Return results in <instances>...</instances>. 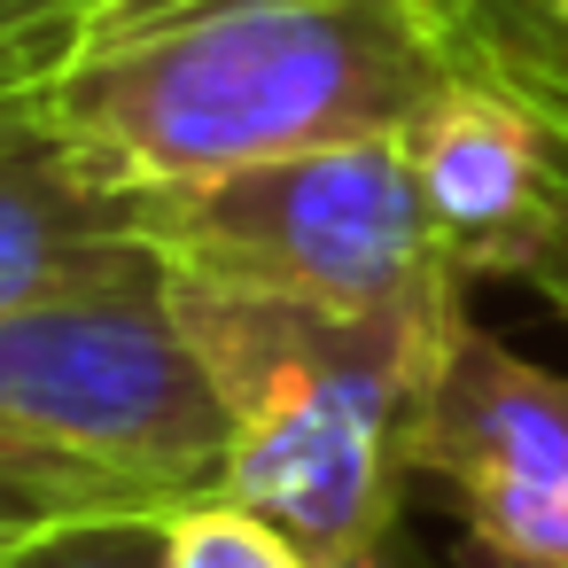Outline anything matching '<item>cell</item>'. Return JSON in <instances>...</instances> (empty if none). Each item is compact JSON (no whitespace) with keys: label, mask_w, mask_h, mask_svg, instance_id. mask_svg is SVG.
<instances>
[{"label":"cell","mask_w":568,"mask_h":568,"mask_svg":"<svg viewBox=\"0 0 568 568\" xmlns=\"http://www.w3.org/2000/svg\"><path fill=\"white\" fill-rule=\"evenodd\" d=\"M87 17L94 9H71V17H40V24H9V32H0V141L40 118V102H48L55 71L71 63Z\"/></svg>","instance_id":"7c38bea8"},{"label":"cell","mask_w":568,"mask_h":568,"mask_svg":"<svg viewBox=\"0 0 568 568\" xmlns=\"http://www.w3.org/2000/svg\"><path fill=\"white\" fill-rule=\"evenodd\" d=\"M71 9H102V0H0V32H9V24H40V17H71Z\"/></svg>","instance_id":"e0dca14e"},{"label":"cell","mask_w":568,"mask_h":568,"mask_svg":"<svg viewBox=\"0 0 568 568\" xmlns=\"http://www.w3.org/2000/svg\"><path fill=\"white\" fill-rule=\"evenodd\" d=\"M405 156H413V180H420V203H428V226L452 273L467 288L529 281L568 203V156L537 125V110L506 94L490 71H475L428 118H413Z\"/></svg>","instance_id":"8992f818"},{"label":"cell","mask_w":568,"mask_h":568,"mask_svg":"<svg viewBox=\"0 0 568 568\" xmlns=\"http://www.w3.org/2000/svg\"><path fill=\"white\" fill-rule=\"evenodd\" d=\"M320 568H397V552L382 545V552H343V560H320Z\"/></svg>","instance_id":"ac0fdd59"},{"label":"cell","mask_w":568,"mask_h":568,"mask_svg":"<svg viewBox=\"0 0 568 568\" xmlns=\"http://www.w3.org/2000/svg\"><path fill=\"white\" fill-rule=\"evenodd\" d=\"M172 312L226 405V498L320 560L382 552L420 483L413 436L459 304L335 312L242 281L172 273Z\"/></svg>","instance_id":"7a4b0ae2"},{"label":"cell","mask_w":568,"mask_h":568,"mask_svg":"<svg viewBox=\"0 0 568 568\" xmlns=\"http://www.w3.org/2000/svg\"><path fill=\"white\" fill-rule=\"evenodd\" d=\"M149 242L172 273L242 281L335 312H436L459 304L405 133L335 141L149 195Z\"/></svg>","instance_id":"3957f363"},{"label":"cell","mask_w":568,"mask_h":568,"mask_svg":"<svg viewBox=\"0 0 568 568\" xmlns=\"http://www.w3.org/2000/svg\"><path fill=\"white\" fill-rule=\"evenodd\" d=\"M560 156H568V149H560ZM529 288H537V296H545V304L568 320V203H560L552 242H545V250H537V265H529Z\"/></svg>","instance_id":"5bb4252c"},{"label":"cell","mask_w":568,"mask_h":568,"mask_svg":"<svg viewBox=\"0 0 568 568\" xmlns=\"http://www.w3.org/2000/svg\"><path fill=\"white\" fill-rule=\"evenodd\" d=\"M490 17H506V24H529V32H560L568 40V0H483Z\"/></svg>","instance_id":"9a60e30c"},{"label":"cell","mask_w":568,"mask_h":568,"mask_svg":"<svg viewBox=\"0 0 568 568\" xmlns=\"http://www.w3.org/2000/svg\"><path fill=\"white\" fill-rule=\"evenodd\" d=\"M156 265L149 195L94 172L48 118L0 141V320Z\"/></svg>","instance_id":"52a82bcc"},{"label":"cell","mask_w":568,"mask_h":568,"mask_svg":"<svg viewBox=\"0 0 568 568\" xmlns=\"http://www.w3.org/2000/svg\"><path fill=\"white\" fill-rule=\"evenodd\" d=\"M413 467L452 498L467 537L568 568V382L475 320L436 358Z\"/></svg>","instance_id":"5b68a950"},{"label":"cell","mask_w":568,"mask_h":568,"mask_svg":"<svg viewBox=\"0 0 568 568\" xmlns=\"http://www.w3.org/2000/svg\"><path fill=\"white\" fill-rule=\"evenodd\" d=\"M172 568H312L304 545H288L265 514L211 490L172 514Z\"/></svg>","instance_id":"30bf717a"},{"label":"cell","mask_w":568,"mask_h":568,"mask_svg":"<svg viewBox=\"0 0 568 568\" xmlns=\"http://www.w3.org/2000/svg\"><path fill=\"white\" fill-rule=\"evenodd\" d=\"M452 568H560V560H521V552H498L483 537H459L452 545Z\"/></svg>","instance_id":"2e32d148"},{"label":"cell","mask_w":568,"mask_h":568,"mask_svg":"<svg viewBox=\"0 0 568 568\" xmlns=\"http://www.w3.org/2000/svg\"><path fill=\"white\" fill-rule=\"evenodd\" d=\"M87 506L63 498V490H32V483H0V560H9L24 537L55 529V521H79Z\"/></svg>","instance_id":"4fadbf2b"},{"label":"cell","mask_w":568,"mask_h":568,"mask_svg":"<svg viewBox=\"0 0 568 568\" xmlns=\"http://www.w3.org/2000/svg\"><path fill=\"white\" fill-rule=\"evenodd\" d=\"M172 514L180 506H141V514H79L40 537H24L0 568H172Z\"/></svg>","instance_id":"9c48e42d"},{"label":"cell","mask_w":568,"mask_h":568,"mask_svg":"<svg viewBox=\"0 0 568 568\" xmlns=\"http://www.w3.org/2000/svg\"><path fill=\"white\" fill-rule=\"evenodd\" d=\"M475 40H483V71L521 94L537 110V125L568 149V40L560 32H529V24H506L475 0Z\"/></svg>","instance_id":"8fae6325"},{"label":"cell","mask_w":568,"mask_h":568,"mask_svg":"<svg viewBox=\"0 0 568 568\" xmlns=\"http://www.w3.org/2000/svg\"><path fill=\"white\" fill-rule=\"evenodd\" d=\"M483 71L475 0H102L40 118L118 187L397 141Z\"/></svg>","instance_id":"6da1fadb"},{"label":"cell","mask_w":568,"mask_h":568,"mask_svg":"<svg viewBox=\"0 0 568 568\" xmlns=\"http://www.w3.org/2000/svg\"><path fill=\"white\" fill-rule=\"evenodd\" d=\"M0 483H32V490H63L79 498L87 514H141V506H187V490L172 483H149L133 467H110V459H87L71 444H48L17 420H0Z\"/></svg>","instance_id":"ba28073f"},{"label":"cell","mask_w":568,"mask_h":568,"mask_svg":"<svg viewBox=\"0 0 568 568\" xmlns=\"http://www.w3.org/2000/svg\"><path fill=\"white\" fill-rule=\"evenodd\" d=\"M0 420L187 498L226 483V405L172 312L164 257L0 320Z\"/></svg>","instance_id":"277c9868"}]
</instances>
